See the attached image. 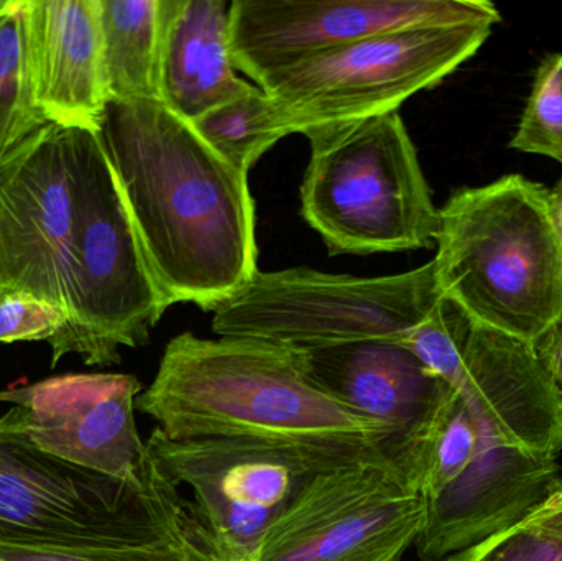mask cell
Returning <instances> with one entry per match:
<instances>
[{
  "label": "cell",
  "mask_w": 562,
  "mask_h": 561,
  "mask_svg": "<svg viewBox=\"0 0 562 561\" xmlns=\"http://www.w3.org/2000/svg\"><path fill=\"white\" fill-rule=\"evenodd\" d=\"M168 303L216 312L257 273L247 175L161 101H109L98 132Z\"/></svg>",
  "instance_id": "6da1fadb"
},
{
  "label": "cell",
  "mask_w": 562,
  "mask_h": 561,
  "mask_svg": "<svg viewBox=\"0 0 562 561\" xmlns=\"http://www.w3.org/2000/svg\"><path fill=\"white\" fill-rule=\"evenodd\" d=\"M135 407L175 440L260 441L337 464L379 457L390 440L311 378L303 351L262 339L175 336Z\"/></svg>",
  "instance_id": "7a4b0ae2"
},
{
  "label": "cell",
  "mask_w": 562,
  "mask_h": 561,
  "mask_svg": "<svg viewBox=\"0 0 562 561\" xmlns=\"http://www.w3.org/2000/svg\"><path fill=\"white\" fill-rule=\"evenodd\" d=\"M436 282L474 325L533 346L562 316L551 190L524 175L461 188L439 210Z\"/></svg>",
  "instance_id": "3957f363"
},
{
  "label": "cell",
  "mask_w": 562,
  "mask_h": 561,
  "mask_svg": "<svg viewBox=\"0 0 562 561\" xmlns=\"http://www.w3.org/2000/svg\"><path fill=\"white\" fill-rule=\"evenodd\" d=\"M472 322L436 282L435 263L385 277L300 269L260 272L214 312L213 332L288 348L396 343L429 369L451 361Z\"/></svg>",
  "instance_id": "277c9868"
},
{
  "label": "cell",
  "mask_w": 562,
  "mask_h": 561,
  "mask_svg": "<svg viewBox=\"0 0 562 561\" xmlns=\"http://www.w3.org/2000/svg\"><path fill=\"white\" fill-rule=\"evenodd\" d=\"M203 529L193 503L148 450L138 480H117L36 448L15 405L0 417V543L81 549Z\"/></svg>",
  "instance_id": "5b68a950"
},
{
  "label": "cell",
  "mask_w": 562,
  "mask_h": 561,
  "mask_svg": "<svg viewBox=\"0 0 562 561\" xmlns=\"http://www.w3.org/2000/svg\"><path fill=\"white\" fill-rule=\"evenodd\" d=\"M301 214L329 254L431 249L439 210L398 111L307 131Z\"/></svg>",
  "instance_id": "8992f818"
},
{
  "label": "cell",
  "mask_w": 562,
  "mask_h": 561,
  "mask_svg": "<svg viewBox=\"0 0 562 561\" xmlns=\"http://www.w3.org/2000/svg\"><path fill=\"white\" fill-rule=\"evenodd\" d=\"M76 226L69 276L68 323L49 339L52 366L78 355L86 366H114L122 348H140L167 312L98 134L72 131Z\"/></svg>",
  "instance_id": "52a82bcc"
},
{
  "label": "cell",
  "mask_w": 562,
  "mask_h": 561,
  "mask_svg": "<svg viewBox=\"0 0 562 561\" xmlns=\"http://www.w3.org/2000/svg\"><path fill=\"white\" fill-rule=\"evenodd\" d=\"M491 26H432L380 33L270 72L259 88L276 102L288 134L398 111L475 55Z\"/></svg>",
  "instance_id": "ba28073f"
},
{
  "label": "cell",
  "mask_w": 562,
  "mask_h": 561,
  "mask_svg": "<svg viewBox=\"0 0 562 561\" xmlns=\"http://www.w3.org/2000/svg\"><path fill=\"white\" fill-rule=\"evenodd\" d=\"M426 514V497L379 455L307 478L250 560L400 561Z\"/></svg>",
  "instance_id": "9c48e42d"
},
{
  "label": "cell",
  "mask_w": 562,
  "mask_h": 561,
  "mask_svg": "<svg viewBox=\"0 0 562 561\" xmlns=\"http://www.w3.org/2000/svg\"><path fill=\"white\" fill-rule=\"evenodd\" d=\"M487 0H234L231 53L259 85L270 72L367 36L432 26H494Z\"/></svg>",
  "instance_id": "30bf717a"
},
{
  "label": "cell",
  "mask_w": 562,
  "mask_h": 561,
  "mask_svg": "<svg viewBox=\"0 0 562 561\" xmlns=\"http://www.w3.org/2000/svg\"><path fill=\"white\" fill-rule=\"evenodd\" d=\"M145 445L173 483L191 490L211 536L249 557L307 478L347 467L260 441L175 440L158 428Z\"/></svg>",
  "instance_id": "8fae6325"
},
{
  "label": "cell",
  "mask_w": 562,
  "mask_h": 561,
  "mask_svg": "<svg viewBox=\"0 0 562 561\" xmlns=\"http://www.w3.org/2000/svg\"><path fill=\"white\" fill-rule=\"evenodd\" d=\"M75 226V137L48 124L0 165V296L30 293L68 313Z\"/></svg>",
  "instance_id": "7c38bea8"
},
{
  "label": "cell",
  "mask_w": 562,
  "mask_h": 561,
  "mask_svg": "<svg viewBox=\"0 0 562 561\" xmlns=\"http://www.w3.org/2000/svg\"><path fill=\"white\" fill-rule=\"evenodd\" d=\"M144 388L132 374L91 372L0 391L15 405L30 441L66 463L117 480H138L147 445L135 412Z\"/></svg>",
  "instance_id": "4fadbf2b"
},
{
  "label": "cell",
  "mask_w": 562,
  "mask_h": 561,
  "mask_svg": "<svg viewBox=\"0 0 562 561\" xmlns=\"http://www.w3.org/2000/svg\"><path fill=\"white\" fill-rule=\"evenodd\" d=\"M482 445L538 457L562 451V394L533 346L472 326L451 381Z\"/></svg>",
  "instance_id": "5bb4252c"
},
{
  "label": "cell",
  "mask_w": 562,
  "mask_h": 561,
  "mask_svg": "<svg viewBox=\"0 0 562 561\" xmlns=\"http://www.w3.org/2000/svg\"><path fill=\"white\" fill-rule=\"evenodd\" d=\"M560 478L554 458L482 445L464 473L428 501L416 540L422 561H442L518 526Z\"/></svg>",
  "instance_id": "9a60e30c"
},
{
  "label": "cell",
  "mask_w": 562,
  "mask_h": 561,
  "mask_svg": "<svg viewBox=\"0 0 562 561\" xmlns=\"http://www.w3.org/2000/svg\"><path fill=\"white\" fill-rule=\"evenodd\" d=\"M29 53L45 121L98 134L109 102L99 0H29Z\"/></svg>",
  "instance_id": "2e32d148"
},
{
  "label": "cell",
  "mask_w": 562,
  "mask_h": 561,
  "mask_svg": "<svg viewBox=\"0 0 562 561\" xmlns=\"http://www.w3.org/2000/svg\"><path fill=\"white\" fill-rule=\"evenodd\" d=\"M303 356L324 391L390 431L386 445L402 440L454 394L415 352L396 343H350L307 349Z\"/></svg>",
  "instance_id": "e0dca14e"
},
{
  "label": "cell",
  "mask_w": 562,
  "mask_h": 561,
  "mask_svg": "<svg viewBox=\"0 0 562 561\" xmlns=\"http://www.w3.org/2000/svg\"><path fill=\"white\" fill-rule=\"evenodd\" d=\"M256 86L237 76L231 53V2L160 0V101L187 121Z\"/></svg>",
  "instance_id": "ac0fdd59"
},
{
  "label": "cell",
  "mask_w": 562,
  "mask_h": 561,
  "mask_svg": "<svg viewBox=\"0 0 562 561\" xmlns=\"http://www.w3.org/2000/svg\"><path fill=\"white\" fill-rule=\"evenodd\" d=\"M109 101H160V0H99Z\"/></svg>",
  "instance_id": "d6986e66"
},
{
  "label": "cell",
  "mask_w": 562,
  "mask_h": 561,
  "mask_svg": "<svg viewBox=\"0 0 562 561\" xmlns=\"http://www.w3.org/2000/svg\"><path fill=\"white\" fill-rule=\"evenodd\" d=\"M45 125L33 101L29 0H0V165Z\"/></svg>",
  "instance_id": "ffe728a7"
},
{
  "label": "cell",
  "mask_w": 562,
  "mask_h": 561,
  "mask_svg": "<svg viewBox=\"0 0 562 561\" xmlns=\"http://www.w3.org/2000/svg\"><path fill=\"white\" fill-rule=\"evenodd\" d=\"M198 134L240 173L286 137L279 108L260 88L233 99L191 122Z\"/></svg>",
  "instance_id": "44dd1931"
},
{
  "label": "cell",
  "mask_w": 562,
  "mask_h": 561,
  "mask_svg": "<svg viewBox=\"0 0 562 561\" xmlns=\"http://www.w3.org/2000/svg\"><path fill=\"white\" fill-rule=\"evenodd\" d=\"M0 561H214L213 536L201 532L148 543L109 547H23L0 543Z\"/></svg>",
  "instance_id": "7402d4cb"
},
{
  "label": "cell",
  "mask_w": 562,
  "mask_h": 561,
  "mask_svg": "<svg viewBox=\"0 0 562 561\" xmlns=\"http://www.w3.org/2000/svg\"><path fill=\"white\" fill-rule=\"evenodd\" d=\"M510 148L562 165V53L547 56L538 66Z\"/></svg>",
  "instance_id": "603a6c76"
},
{
  "label": "cell",
  "mask_w": 562,
  "mask_h": 561,
  "mask_svg": "<svg viewBox=\"0 0 562 561\" xmlns=\"http://www.w3.org/2000/svg\"><path fill=\"white\" fill-rule=\"evenodd\" d=\"M68 323L61 306L30 293L0 296V345L12 343H48Z\"/></svg>",
  "instance_id": "cb8c5ba5"
},
{
  "label": "cell",
  "mask_w": 562,
  "mask_h": 561,
  "mask_svg": "<svg viewBox=\"0 0 562 561\" xmlns=\"http://www.w3.org/2000/svg\"><path fill=\"white\" fill-rule=\"evenodd\" d=\"M442 561H562V537L518 524Z\"/></svg>",
  "instance_id": "d4e9b609"
},
{
  "label": "cell",
  "mask_w": 562,
  "mask_h": 561,
  "mask_svg": "<svg viewBox=\"0 0 562 561\" xmlns=\"http://www.w3.org/2000/svg\"><path fill=\"white\" fill-rule=\"evenodd\" d=\"M520 526L562 537V478H558L547 500L535 507L530 516L521 520Z\"/></svg>",
  "instance_id": "484cf974"
},
{
  "label": "cell",
  "mask_w": 562,
  "mask_h": 561,
  "mask_svg": "<svg viewBox=\"0 0 562 561\" xmlns=\"http://www.w3.org/2000/svg\"><path fill=\"white\" fill-rule=\"evenodd\" d=\"M533 348L562 394V316L535 343Z\"/></svg>",
  "instance_id": "4316f807"
},
{
  "label": "cell",
  "mask_w": 562,
  "mask_h": 561,
  "mask_svg": "<svg viewBox=\"0 0 562 561\" xmlns=\"http://www.w3.org/2000/svg\"><path fill=\"white\" fill-rule=\"evenodd\" d=\"M214 561H252L247 553L231 543L221 542L213 537Z\"/></svg>",
  "instance_id": "83f0119b"
},
{
  "label": "cell",
  "mask_w": 562,
  "mask_h": 561,
  "mask_svg": "<svg viewBox=\"0 0 562 561\" xmlns=\"http://www.w3.org/2000/svg\"><path fill=\"white\" fill-rule=\"evenodd\" d=\"M551 201H553L554 214H557L558 224L562 233V175L557 187L551 190Z\"/></svg>",
  "instance_id": "f1b7e54d"
}]
</instances>
